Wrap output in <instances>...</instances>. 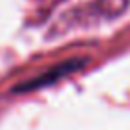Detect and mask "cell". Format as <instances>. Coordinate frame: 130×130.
Returning a JSON list of instances; mask_svg holds the SVG:
<instances>
[{
	"mask_svg": "<svg viewBox=\"0 0 130 130\" xmlns=\"http://www.w3.org/2000/svg\"><path fill=\"white\" fill-rule=\"evenodd\" d=\"M86 63H88V59H84V57H80V59H67V61H63V63L52 67V69L46 71V73L38 75V77L29 78V80L21 82V84H17V86H13L12 92L23 94V92H32V90H38V88H44V86H50V84H54V82H57L59 78L67 77V75L75 73V71H78V69H82Z\"/></svg>",
	"mask_w": 130,
	"mask_h": 130,
	"instance_id": "1",
	"label": "cell"
}]
</instances>
